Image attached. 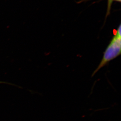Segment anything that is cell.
I'll use <instances>...</instances> for the list:
<instances>
[{"label": "cell", "instance_id": "1", "mask_svg": "<svg viewBox=\"0 0 121 121\" xmlns=\"http://www.w3.org/2000/svg\"><path fill=\"white\" fill-rule=\"evenodd\" d=\"M121 24H120L117 30L116 31L115 33L105 49L102 60L92 74V77H93L101 69L103 68L110 61L121 55Z\"/></svg>", "mask_w": 121, "mask_h": 121}, {"label": "cell", "instance_id": "2", "mask_svg": "<svg viewBox=\"0 0 121 121\" xmlns=\"http://www.w3.org/2000/svg\"><path fill=\"white\" fill-rule=\"evenodd\" d=\"M88 0H80L79 2H83L88 1ZM114 1L120 2L121 0H108V8H107L106 17H107L110 15V13H111V8L112 4Z\"/></svg>", "mask_w": 121, "mask_h": 121}]
</instances>
